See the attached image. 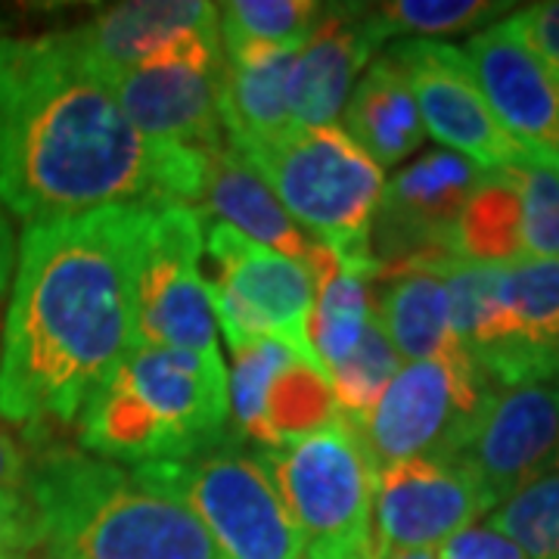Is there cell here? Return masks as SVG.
I'll list each match as a JSON object with an SVG mask.
<instances>
[{
	"label": "cell",
	"instance_id": "obj_1",
	"mask_svg": "<svg viewBox=\"0 0 559 559\" xmlns=\"http://www.w3.org/2000/svg\"><path fill=\"white\" fill-rule=\"evenodd\" d=\"M153 205L25 224L0 342V419L44 439L138 348V274Z\"/></svg>",
	"mask_w": 559,
	"mask_h": 559
},
{
	"label": "cell",
	"instance_id": "obj_2",
	"mask_svg": "<svg viewBox=\"0 0 559 559\" xmlns=\"http://www.w3.org/2000/svg\"><path fill=\"white\" fill-rule=\"evenodd\" d=\"M202 153L143 138L66 32L0 38V209L22 224L197 205Z\"/></svg>",
	"mask_w": 559,
	"mask_h": 559
},
{
	"label": "cell",
	"instance_id": "obj_3",
	"mask_svg": "<svg viewBox=\"0 0 559 559\" xmlns=\"http://www.w3.org/2000/svg\"><path fill=\"white\" fill-rule=\"evenodd\" d=\"M25 444L44 559H224L202 522L134 469L53 436Z\"/></svg>",
	"mask_w": 559,
	"mask_h": 559
},
{
	"label": "cell",
	"instance_id": "obj_4",
	"mask_svg": "<svg viewBox=\"0 0 559 559\" xmlns=\"http://www.w3.org/2000/svg\"><path fill=\"white\" fill-rule=\"evenodd\" d=\"M234 439L221 352L138 345L79 417V444L103 460L168 463Z\"/></svg>",
	"mask_w": 559,
	"mask_h": 559
},
{
	"label": "cell",
	"instance_id": "obj_5",
	"mask_svg": "<svg viewBox=\"0 0 559 559\" xmlns=\"http://www.w3.org/2000/svg\"><path fill=\"white\" fill-rule=\"evenodd\" d=\"M242 156V153H240ZM301 230L342 264L377 271L370 224L380 205L382 168L340 124L293 128L274 143L246 153Z\"/></svg>",
	"mask_w": 559,
	"mask_h": 559
},
{
	"label": "cell",
	"instance_id": "obj_6",
	"mask_svg": "<svg viewBox=\"0 0 559 559\" xmlns=\"http://www.w3.org/2000/svg\"><path fill=\"white\" fill-rule=\"evenodd\" d=\"M299 535V559H377V463L358 429L333 417L320 429L261 451Z\"/></svg>",
	"mask_w": 559,
	"mask_h": 559
},
{
	"label": "cell",
	"instance_id": "obj_7",
	"mask_svg": "<svg viewBox=\"0 0 559 559\" xmlns=\"http://www.w3.org/2000/svg\"><path fill=\"white\" fill-rule=\"evenodd\" d=\"M178 498L224 559H299V535L259 451L230 439L202 454L131 466Z\"/></svg>",
	"mask_w": 559,
	"mask_h": 559
},
{
	"label": "cell",
	"instance_id": "obj_8",
	"mask_svg": "<svg viewBox=\"0 0 559 559\" xmlns=\"http://www.w3.org/2000/svg\"><path fill=\"white\" fill-rule=\"evenodd\" d=\"M205 252L212 264L205 293L230 352L274 340L323 373L311 348V311L318 293L311 267L242 237L221 221L205 227Z\"/></svg>",
	"mask_w": 559,
	"mask_h": 559
},
{
	"label": "cell",
	"instance_id": "obj_9",
	"mask_svg": "<svg viewBox=\"0 0 559 559\" xmlns=\"http://www.w3.org/2000/svg\"><path fill=\"white\" fill-rule=\"evenodd\" d=\"M495 385L460 348L441 360L401 364L377 407L355 426L377 469L401 460H457Z\"/></svg>",
	"mask_w": 559,
	"mask_h": 559
},
{
	"label": "cell",
	"instance_id": "obj_10",
	"mask_svg": "<svg viewBox=\"0 0 559 559\" xmlns=\"http://www.w3.org/2000/svg\"><path fill=\"white\" fill-rule=\"evenodd\" d=\"M224 72L227 57L215 28L171 40L150 60L109 75L106 87L143 138L205 153L224 143Z\"/></svg>",
	"mask_w": 559,
	"mask_h": 559
},
{
	"label": "cell",
	"instance_id": "obj_11",
	"mask_svg": "<svg viewBox=\"0 0 559 559\" xmlns=\"http://www.w3.org/2000/svg\"><path fill=\"white\" fill-rule=\"evenodd\" d=\"M205 227L200 209L162 202L150 209L138 274V345L218 352L215 314L200 264Z\"/></svg>",
	"mask_w": 559,
	"mask_h": 559
},
{
	"label": "cell",
	"instance_id": "obj_12",
	"mask_svg": "<svg viewBox=\"0 0 559 559\" xmlns=\"http://www.w3.org/2000/svg\"><path fill=\"white\" fill-rule=\"evenodd\" d=\"M473 162L457 153L432 150L401 168L382 187L370 224V255L377 277L414 267L439 255H457V221L481 183ZM377 283V280H373Z\"/></svg>",
	"mask_w": 559,
	"mask_h": 559
},
{
	"label": "cell",
	"instance_id": "obj_13",
	"mask_svg": "<svg viewBox=\"0 0 559 559\" xmlns=\"http://www.w3.org/2000/svg\"><path fill=\"white\" fill-rule=\"evenodd\" d=\"M485 513L491 503L457 460L417 457L382 466L373 495L377 559L432 554Z\"/></svg>",
	"mask_w": 559,
	"mask_h": 559
},
{
	"label": "cell",
	"instance_id": "obj_14",
	"mask_svg": "<svg viewBox=\"0 0 559 559\" xmlns=\"http://www.w3.org/2000/svg\"><path fill=\"white\" fill-rule=\"evenodd\" d=\"M407 79L423 128L479 171H500L522 150L503 134L463 50L444 40H395L385 50Z\"/></svg>",
	"mask_w": 559,
	"mask_h": 559
},
{
	"label": "cell",
	"instance_id": "obj_15",
	"mask_svg": "<svg viewBox=\"0 0 559 559\" xmlns=\"http://www.w3.org/2000/svg\"><path fill=\"white\" fill-rule=\"evenodd\" d=\"M491 510L528 481L559 469V382L495 389L457 454Z\"/></svg>",
	"mask_w": 559,
	"mask_h": 559
},
{
	"label": "cell",
	"instance_id": "obj_16",
	"mask_svg": "<svg viewBox=\"0 0 559 559\" xmlns=\"http://www.w3.org/2000/svg\"><path fill=\"white\" fill-rule=\"evenodd\" d=\"M230 355L234 367L227 373V392L237 441H252L261 451H271L340 417L326 377L296 358L286 345L259 340Z\"/></svg>",
	"mask_w": 559,
	"mask_h": 559
},
{
	"label": "cell",
	"instance_id": "obj_17",
	"mask_svg": "<svg viewBox=\"0 0 559 559\" xmlns=\"http://www.w3.org/2000/svg\"><path fill=\"white\" fill-rule=\"evenodd\" d=\"M463 57L503 134L522 153L559 165L557 75L522 44L507 20L469 35Z\"/></svg>",
	"mask_w": 559,
	"mask_h": 559
},
{
	"label": "cell",
	"instance_id": "obj_18",
	"mask_svg": "<svg viewBox=\"0 0 559 559\" xmlns=\"http://www.w3.org/2000/svg\"><path fill=\"white\" fill-rule=\"evenodd\" d=\"M380 40L367 20V3H326L314 32L299 47L289 72V116L296 128L336 124L370 66Z\"/></svg>",
	"mask_w": 559,
	"mask_h": 559
},
{
	"label": "cell",
	"instance_id": "obj_19",
	"mask_svg": "<svg viewBox=\"0 0 559 559\" xmlns=\"http://www.w3.org/2000/svg\"><path fill=\"white\" fill-rule=\"evenodd\" d=\"M218 28V3L202 0H128L103 7L87 22L66 32L103 81L150 60L171 40Z\"/></svg>",
	"mask_w": 559,
	"mask_h": 559
},
{
	"label": "cell",
	"instance_id": "obj_20",
	"mask_svg": "<svg viewBox=\"0 0 559 559\" xmlns=\"http://www.w3.org/2000/svg\"><path fill=\"white\" fill-rule=\"evenodd\" d=\"M197 205L209 209L205 215H215L221 218V224L234 227L242 237L311 267V274L320 259L326 255V249L318 240H311L299 224L289 218V212L280 205L274 190L261 180V175L246 162V156H240L227 143L202 153Z\"/></svg>",
	"mask_w": 559,
	"mask_h": 559
},
{
	"label": "cell",
	"instance_id": "obj_21",
	"mask_svg": "<svg viewBox=\"0 0 559 559\" xmlns=\"http://www.w3.org/2000/svg\"><path fill=\"white\" fill-rule=\"evenodd\" d=\"M299 50L293 47H259L227 57L221 121L224 138L237 153H252L296 124L289 116V72Z\"/></svg>",
	"mask_w": 559,
	"mask_h": 559
},
{
	"label": "cell",
	"instance_id": "obj_22",
	"mask_svg": "<svg viewBox=\"0 0 559 559\" xmlns=\"http://www.w3.org/2000/svg\"><path fill=\"white\" fill-rule=\"evenodd\" d=\"M342 112V131L380 168L404 162L411 153H417L426 138L407 79L389 53L367 66L364 79L355 84Z\"/></svg>",
	"mask_w": 559,
	"mask_h": 559
},
{
	"label": "cell",
	"instance_id": "obj_23",
	"mask_svg": "<svg viewBox=\"0 0 559 559\" xmlns=\"http://www.w3.org/2000/svg\"><path fill=\"white\" fill-rule=\"evenodd\" d=\"M373 314L385 330L399 358L441 360L457 355L460 345L451 323V299L444 280L423 267H401L377 277Z\"/></svg>",
	"mask_w": 559,
	"mask_h": 559
},
{
	"label": "cell",
	"instance_id": "obj_24",
	"mask_svg": "<svg viewBox=\"0 0 559 559\" xmlns=\"http://www.w3.org/2000/svg\"><path fill=\"white\" fill-rule=\"evenodd\" d=\"M373 271L342 264L330 255L314 267V311H311V348L318 355L323 373H330L355 348L370 323V283Z\"/></svg>",
	"mask_w": 559,
	"mask_h": 559
},
{
	"label": "cell",
	"instance_id": "obj_25",
	"mask_svg": "<svg viewBox=\"0 0 559 559\" xmlns=\"http://www.w3.org/2000/svg\"><path fill=\"white\" fill-rule=\"evenodd\" d=\"M457 255L481 264L525 259L520 193L507 171H485L457 221Z\"/></svg>",
	"mask_w": 559,
	"mask_h": 559
},
{
	"label": "cell",
	"instance_id": "obj_26",
	"mask_svg": "<svg viewBox=\"0 0 559 559\" xmlns=\"http://www.w3.org/2000/svg\"><path fill=\"white\" fill-rule=\"evenodd\" d=\"M503 311L513 336L540 355L559 358V259H516L500 274Z\"/></svg>",
	"mask_w": 559,
	"mask_h": 559
},
{
	"label": "cell",
	"instance_id": "obj_27",
	"mask_svg": "<svg viewBox=\"0 0 559 559\" xmlns=\"http://www.w3.org/2000/svg\"><path fill=\"white\" fill-rule=\"evenodd\" d=\"M513 3L495 0H389L367 3V20L380 40H439L448 35H476L488 22L513 13Z\"/></svg>",
	"mask_w": 559,
	"mask_h": 559
},
{
	"label": "cell",
	"instance_id": "obj_28",
	"mask_svg": "<svg viewBox=\"0 0 559 559\" xmlns=\"http://www.w3.org/2000/svg\"><path fill=\"white\" fill-rule=\"evenodd\" d=\"M326 3L314 0H230L218 3V35L224 57L259 47L299 50L314 32Z\"/></svg>",
	"mask_w": 559,
	"mask_h": 559
},
{
	"label": "cell",
	"instance_id": "obj_29",
	"mask_svg": "<svg viewBox=\"0 0 559 559\" xmlns=\"http://www.w3.org/2000/svg\"><path fill=\"white\" fill-rule=\"evenodd\" d=\"M399 370V352L392 348L377 314H370V323H367L358 345L326 373L336 414L348 419L352 426H360L367 414L377 407V401L382 399V392L389 389V382L395 380Z\"/></svg>",
	"mask_w": 559,
	"mask_h": 559
},
{
	"label": "cell",
	"instance_id": "obj_30",
	"mask_svg": "<svg viewBox=\"0 0 559 559\" xmlns=\"http://www.w3.org/2000/svg\"><path fill=\"white\" fill-rule=\"evenodd\" d=\"M488 528L513 540L525 559H559V469L500 500L488 513Z\"/></svg>",
	"mask_w": 559,
	"mask_h": 559
},
{
	"label": "cell",
	"instance_id": "obj_31",
	"mask_svg": "<svg viewBox=\"0 0 559 559\" xmlns=\"http://www.w3.org/2000/svg\"><path fill=\"white\" fill-rule=\"evenodd\" d=\"M507 171L522 209V249L528 259H559V165L520 153Z\"/></svg>",
	"mask_w": 559,
	"mask_h": 559
},
{
	"label": "cell",
	"instance_id": "obj_32",
	"mask_svg": "<svg viewBox=\"0 0 559 559\" xmlns=\"http://www.w3.org/2000/svg\"><path fill=\"white\" fill-rule=\"evenodd\" d=\"M44 540L40 513L28 488L0 491V559H32Z\"/></svg>",
	"mask_w": 559,
	"mask_h": 559
},
{
	"label": "cell",
	"instance_id": "obj_33",
	"mask_svg": "<svg viewBox=\"0 0 559 559\" xmlns=\"http://www.w3.org/2000/svg\"><path fill=\"white\" fill-rule=\"evenodd\" d=\"M507 25L559 79V0H540L520 7L507 16Z\"/></svg>",
	"mask_w": 559,
	"mask_h": 559
},
{
	"label": "cell",
	"instance_id": "obj_34",
	"mask_svg": "<svg viewBox=\"0 0 559 559\" xmlns=\"http://www.w3.org/2000/svg\"><path fill=\"white\" fill-rule=\"evenodd\" d=\"M436 559H525L522 550L488 525H469L439 547Z\"/></svg>",
	"mask_w": 559,
	"mask_h": 559
},
{
	"label": "cell",
	"instance_id": "obj_35",
	"mask_svg": "<svg viewBox=\"0 0 559 559\" xmlns=\"http://www.w3.org/2000/svg\"><path fill=\"white\" fill-rule=\"evenodd\" d=\"M28 444H22L13 432L0 429V491L7 488H22L28 479Z\"/></svg>",
	"mask_w": 559,
	"mask_h": 559
},
{
	"label": "cell",
	"instance_id": "obj_36",
	"mask_svg": "<svg viewBox=\"0 0 559 559\" xmlns=\"http://www.w3.org/2000/svg\"><path fill=\"white\" fill-rule=\"evenodd\" d=\"M13 267H16V237L10 227V215L0 209V299L13 280Z\"/></svg>",
	"mask_w": 559,
	"mask_h": 559
},
{
	"label": "cell",
	"instance_id": "obj_37",
	"mask_svg": "<svg viewBox=\"0 0 559 559\" xmlns=\"http://www.w3.org/2000/svg\"><path fill=\"white\" fill-rule=\"evenodd\" d=\"M389 559H436V554H399V557Z\"/></svg>",
	"mask_w": 559,
	"mask_h": 559
},
{
	"label": "cell",
	"instance_id": "obj_38",
	"mask_svg": "<svg viewBox=\"0 0 559 559\" xmlns=\"http://www.w3.org/2000/svg\"><path fill=\"white\" fill-rule=\"evenodd\" d=\"M0 38H3V22H0Z\"/></svg>",
	"mask_w": 559,
	"mask_h": 559
}]
</instances>
